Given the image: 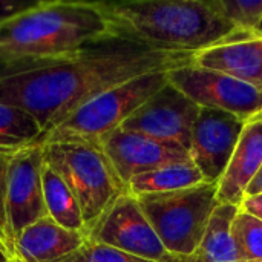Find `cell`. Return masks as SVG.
Here are the masks:
<instances>
[{
	"label": "cell",
	"mask_w": 262,
	"mask_h": 262,
	"mask_svg": "<svg viewBox=\"0 0 262 262\" xmlns=\"http://www.w3.org/2000/svg\"><path fill=\"white\" fill-rule=\"evenodd\" d=\"M193 52L157 49L111 35L37 71L0 78V103L32 114L45 135L95 95L127 80L192 64Z\"/></svg>",
	"instance_id": "6da1fadb"
},
{
	"label": "cell",
	"mask_w": 262,
	"mask_h": 262,
	"mask_svg": "<svg viewBox=\"0 0 262 262\" xmlns=\"http://www.w3.org/2000/svg\"><path fill=\"white\" fill-rule=\"evenodd\" d=\"M247 121L216 109L201 107L192 129L189 158L206 183L218 184Z\"/></svg>",
	"instance_id": "30bf717a"
},
{
	"label": "cell",
	"mask_w": 262,
	"mask_h": 262,
	"mask_svg": "<svg viewBox=\"0 0 262 262\" xmlns=\"http://www.w3.org/2000/svg\"><path fill=\"white\" fill-rule=\"evenodd\" d=\"M239 207L232 204H218L209 220L203 243L195 253L204 262H241L233 235L232 224Z\"/></svg>",
	"instance_id": "d6986e66"
},
{
	"label": "cell",
	"mask_w": 262,
	"mask_h": 262,
	"mask_svg": "<svg viewBox=\"0 0 262 262\" xmlns=\"http://www.w3.org/2000/svg\"><path fill=\"white\" fill-rule=\"evenodd\" d=\"M255 118H259V120H262V112H261V114H259V115H256Z\"/></svg>",
	"instance_id": "f546056e"
},
{
	"label": "cell",
	"mask_w": 262,
	"mask_h": 262,
	"mask_svg": "<svg viewBox=\"0 0 262 262\" xmlns=\"http://www.w3.org/2000/svg\"><path fill=\"white\" fill-rule=\"evenodd\" d=\"M192 64L262 89V35L233 31L216 45L195 52Z\"/></svg>",
	"instance_id": "4fadbf2b"
},
{
	"label": "cell",
	"mask_w": 262,
	"mask_h": 262,
	"mask_svg": "<svg viewBox=\"0 0 262 262\" xmlns=\"http://www.w3.org/2000/svg\"><path fill=\"white\" fill-rule=\"evenodd\" d=\"M112 34L147 46L198 52L216 45L235 29L221 18L209 0H129L100 2Z\"/></svg>",
	"instance_id": "3957f363"
},
{
	"label": "cell",
	"mask_w": 262,
	"mask_h": 262,
	"mask_svg": "<svg viewBox=\"0 0 262 262\" xmlns=\"http://www.w3.org/2000/svg\"><path fill=\"white\" fill-rule=\"evenodd\" d=\"M92 243L104 244L127 255L154 262H169L172 255L164 249L137 198L123 193L101 215L88 233Z\"/></svg>",
	"instance_id": "ba28073f"
},
{
	"label": "cell",
	"mask_w": 262,
	"mask_h": 262,
	"mask_svg": "<svg viewBox=\"0 0 262 262\" xmlns=\"http://www.w3.org/2000/svg\"><path fill=\"white\" fill-rule=\"evenodd\" d=\"M262 193V167L259 169L258 175L253 178V181L249 184L247 190H246V196H252V195H258Z\"/></svg>",
	"instance_id": "484cf974"
},
{
	"label": "cell",
	"mask_w": 262,
	"mask_h": 262,
	"mask_svg": "<svg viewBox=\"0 0 262 262\" xmlns=\"http://www.w3.org/2000/svg\"><path fill=\"white\" fill-rule=\"evenodd\" d=\"M86 241L84 233L68 230L46 216L15 236L14 255L17 262H55L80 249Z\"/></svg>",
	"instance_id": "9a60e30c"
},
{
	"label": "cell",
	"mask_w": 262,
	"mask_h": 262,
	"mask_svg": "<svg viewBox=\"0 0 262 262\" xmlns=\"http://www.w3.org/2000/svg\"><path fill=\"white\" fill-rule=\"evenodd\" d=\"M169 262H204L201 261L196 255L193 256H172V259Z\"/></svg>",
	"instance_id": "83f0119b"
},
{
	"label": "cell",
	"mask_w": 262,
	"mask_h": 262,
	"mask_svg": "<svg viewBox=\"0 0 262 262\" xmlns=\"http://www.w3.org/2000/svg\"><path fill=\"white\" fill-rule=\"evenodd\" d=\"M0 262H17L14 253L0 243Z\"/></svg>",
	"instance_id": "4316f807"
},
{
	"label": "cell",
	"mask_w": 262,
	"mask_h": 262,
	"mask_svg": "<svg viewBox=\"0 0 262 262\" xmlns=\"http://www.w3.org/2000/svg\"><path fill=\"white\" fill-rule=\"evenodd\" d=\"M114 35L100 2H35L0 21V78L57 64Z\"/></svg>",
	"instance_id": "7a4b0ae2"
},
{
	"label": "cell",
	"mask_w": 262,
	"mask_h": 262,
	"mask_svg": "<svg viewBox=\"0 0 262 262\" xmlns=\"http://www.w3.org/2000/svg\"><path fill=\"white\" fill-rule=\"evenodd\" d=\"M167 74L141 75L95 95L52 127L41 143L86 141L97 144L103 137L120 129L135 111L164 88L169 81Z\"/></svg>",
	"instance_id": "8992f818"
},
{
	"label": "cell",
	"mask_w": 262,
	"mask_h": 262,
	"mask_svg": "<svg viewBox=\"0 0 262 262\" xmlns=\"http://www.w3.org/2000/svg\"><path fill=\"white\" fill-rule=\"evenodd\" d=\"M28 5L31 3H25V2H12V0H0V21L17 14L18 11L25 9Z\"/></svg>",
	"instance_id": "d4e9b609"
},
{
	"label": "cell",
	"mask_w": 262,
	"mask_h": 262,
	"mask_svg": "<svg viewBox=\"0 0 262 262\" xmlns=\"http://www.w3.org/2000/svg\"><path fill=\"white\" fill-rule=\"evenodd\" d=\"M206 183L196 166L190 161H180L166 164L152 172L135 177L127 184V192L134 196L150 195V193H166L189 189Z\"/></svg>",
	"instance_id": "ac0fdd59"
},
{
	"label": "cell",
	"mask_w": 262,
	"mask_h": 262,
	"mask_svg": "<svg viewBox=\"0 0 262 262\" xmlns=\"http://www.w3.org/2000/svg\"><path fill=\"white\" fill-rule=\"evenodd\" d=\"M55 262H154L141 259L104 244L86 241L80 249Z\"/></svg>",
	"instance_id": "7402d4cb"
},
{
	"label": "cell",
	"mask_w": 262,
	"mask_h": 262,
	"mask_svg": "<svg viewBox=\"0 0 262 262\" xmlns=\"http://www.w3.org/2000/svg\"><path fill=\"white\" fill-rule=\"evenodd\" d=\"M167 78L200 107L223 111L244 121L262 112V89L230 75L189 64L169 72Z\"/></svg>",
	"instance_id": "52a82bcc"
},
{
	"label": "cell",
	"mask_w": 262,
	"mask_h": 262,
	"mask_svg": "<svg viewBox=\"0 0 262 262\" xmlns=\"http://www.w3.org/2000/svg\"><path fill=\"white\" fill-rule=\"evenodd\" d=\"M262 167V120L252 118L246 123L227 169L216 184L218 204L238 206L246 190Z\"/></svg>",
	"instance_id": "5bb4252c"
},
{
	"label": "cell",
	"mask_w": 262,
	"mask_h": 262,
	"mask_svg": "<svg viewBox=\"0 0 262 262\" xmlns=\"http://www.w3.org/2000/svg\"><path fill=\"white\" fill-rule=\"evenodd\" d=\"M215 12L235 31L253 32L262 18V0H209Z\"/></svg>",
	"instance_id": "44dd1931"
},
{
	"label": "cell",
	"mask_w": 262,
	"mask_h": 262,
	"mask_svg": "<svg viewBox=\"0 0 262 262\" xmlns=\"http://www.w3.org/2000/svg\"><path fill=\"white\" fill-rule=\"evenodd\" d=\"M43 163L49 166L77 198L86 235L117 198L127 192L98 144L86 141L41 143Z\"/></svg>",
	"instance_id": "277c9868"
},
{
	"label": "cell",
	"mask_w": 262,
	"mask_h": 262,
	"mask_svg": "<svg viewBox=\"0 0 262 262\" xmlns=\"http://www.w3.org/2000/svg\"><path fill=\"white\" fill-rule=\"evenodd\" d=\"M97 144L126 187L135 177L166 164L190 160L189 152L177 143L160 141L121 127L103 137Z\"/></svg>",
	"instance_id": "8fae6325"
},
{
	"label": "cell",
	"mask_w": 262,
	"mask_h": 262,
	"mask_svg": "<svg viewBox=\"0 0 262 262\" xmlns=\"http://www.w3.org/2000/svg\"><path fill=\"white\" fill-rule=\"evenodd\" d=\"M253 32H256V34H259V35H262V18L259 20V23H258V26L255 28V31Z\"/></svg>",
	"instance_id": "f1b7e54d"
},
{
	"label": "cell",
	"mask_w": 262,
	"mask_h": 262,
	"mask_svg": "<svg viewBox=\"0 0 262 262\" xmlns=\"http://www.w3.org/2000/svg\"><path fill=\"white\" fill-rule=\"evenodd\" d=\"M143 213L172 256H193L218 206L216 184L135 196Z\"/></svg>",
	"instance_id": "5b68a950"
},
{
	"label": "cell",
	"mask_w": 262,
	"mask_h": 262,
	"mask_svg": "<svg viewBox=\"0 0 262 262\" xmlns=\"http://www.w3.org/2000/svg\"><path fill=\"white\" fill-rule=\"evenodd\" d=\"M200 111L201 107L196 103L167 81L121 124V129L160 141L177 143L189 150L192 129Z\"/></svg>",
	"instance_id": "9c48e42d"
},
{
	"label": "cell",
	"mask_w": 262,
	"mask_h": 262,
	"mask_svg": "<svg viewBox=\"0 0 262 262\" xmlns=\"http://www.w3.org/2000/svg\"><path fill=\"white\" fill-rule=\"evenodd\" d=\"M41 184L48 216L68 230L86 235V227L77 198L68 184L45 163L41 170Z\"/></svg>",
	"instance_id": "e0dca14e"
},
{
	"label": "cell",
	"mask_w": 262,
	"mask_h": 262,
	"mask_svg": "<svg viewBox=\"0 0 262 262\" xmlns=\"http://www.w3.org/2000/svg\"><path fill=\"white\" fill-rule=\"evenodd\" d=\"M41 170V144L28 147L6 161V215L14 241L23 229L48 216Z\"/></svg>",
	"instance_id": "7c38bea8"
},
{
	"label": "cell",
	"mask_w": 262,
	"mask_h": 262,
	"mask_svg": "<svg viewBox=\"0 0 262 262\" xmlns=\"http://www.w3.org/2000/svg\"><path fill=\"white\" fill-rule=\"evenodd\" d=\"M239 210L258 218L262 221V193L244 196V200L239 204Z\"/></svg>",
	"instance_id": "cb8c5ba5"
},
{
	"label": "cell",
	"mask_w": 262,
	"mask_h": 262,
	"mask_svg": "<svg viewBox=\"0 0 262 262\" xmlns=\"http://www.w3.org/2000/svg\"><path fill=\"white\" fill-rule=\"evenodd\" d=\"M232 235L241 262H262V221L238 210Z\"/></svg>",
	"instance_id": "ffe728a7"
},
{
	"label": "cell",
	"mask_w": 262,
	"mask_h": 262,
	"mask_svg": "<svg viewBox=\"0 0 262 262\" xmlns=\"http://www.w3.org/2000/svg\"><path fill=\"white\" fill-rule=\"evenodd\" d=\"M45 130L28 111L0 103V158L8 160L18 152L41 144Z\"/></svg>",
	"instance_id": "2e32d148"
},
{
	"label": "cell",
	"mask_w": 262,
	"mask_h": 262,
	"mask_svg": "<svg viewBox=\"0 0 262 262\" xmlns=\"http://www.w3.org/2000/svg\"><path fill=\"white\" fill-rule=\"evenodd\" d=\"M6 161L0 158V243L14 253V236L6 215Z\"/></svg>",
	"instance_id": "603a6c76"
}]
</instances>
